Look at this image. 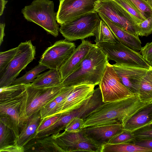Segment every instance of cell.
Instances as JSON below:
<instances>
[{
  "instance_id": "1",
  "label": "cell",
  "mask_w": 152,
  "mask_h": 152,
  "mask_svg": "<svg viewBox=\"0 0 152 152\" xmlns=\"http://www.w3.org/2000/svg\"><path fill=\"white\" fill-rule=\"evenodd\" d=\"M152 102H142L138 94H134L119 100L104 103L84 120L83 128L115 123L123 125L135 113Z\"/></svg>"
},
{
  "instance_id": "2",
  "label": "cell",
  "mask_w": 152,
  "mask_h": 152,
  "mask_svg": "<svg viewBox=\"0 0 152 152\" xmlns=\"http://www.w3.org/2000/svg\"><path fill=\"white\" fill-rule=\"evenodd\" d=\"M108 61L107 55L95 44L77 69L61 84L64 86L99 85Z\"/></svg>"
},
{
  "instance_id": "3",
  "label": "cell",
  "mask_w": 152,
  "mask_h": 152,
  "mask_svg": "<svg viewBox=\"0 0 152 152\" xmlns=\"http://www.w3.org/2000/svg\"><path fill=\"white\" fill-rule=\"evenodd\" d=\"M21 12L28 21L38 25L55 37L58 35L59 28L53 1L34 0L25 6Z\"/></svg>"
},
{
  "instance_id": "4",
  "label": "cell",
  "mask_w": 152,
  "mask_h": 152,
  "mask_svg": "<svg viewBox=\"0 0 152 152\" xmlns=\"http://www.w3.org/2000/svg\"><path fill=\"white\" fill-rule=\"evenodd\" d=\"M27 98L26 89L15 98L0 102V121L12 130L17 138L28 118Z\"/></svg>"
},
{
  "instance_id": "5",
  "label": "cell",
  "mask_w": 152,
  "mask_h": 152,
  "mask_svg": "<svg viewBox=\"0 0 152 152\" xmlns=\"http://www.w3.org/2000/svg\"><path fill=\"white\" fill-rule=\"evenodd\" d=\"M100 18L96 11L89 13L61 25L59 31L68 41L84 39L94 36Z\"/></svg>"
},
{
  "instance_id": "6",
  "label": "cell",
  "mask_w": 152,
  "mask_h": 152,
  "mask_svg": "<svg viewBox=\"0 0 152 152\" xmlns=\"http://www.w3.org/2000/svg\"><path fill=\"white\" fill-rule=\"evenodd\" d=\"M6 69L0 75V88L11 85L20 72L35 58L36 48L30 40L21 42Z\"/></svg>"
},
{
  "instance_id": "7",
  "label": "cell",
  "mask_w": 152,
  "mask_h": 152,
  "mask_svg": "<svg viewBox=\"0 0 152 152\" xmlns=\"http://www.w3.org/2000/svg\"><path fill=\"white\" fill-rule=\"evenodd\" d=\"M51 136L64 152H101L102 145L88 137L83 129L74 132L64 130Z\"/></svg>"
},
{
  "instance_id": "8",
  "label": "cell",
  "mask_w": 152,
  "mask_h": 152,
  "mask_svg": "<svg viewBox=\"0 0 152 152\" xmlns=\"http://www.w3.org/2000/svg\"><path fill=\"white\" fill-rule=\"evenodd\" d=\"M96 45L107 55L108 61L147 68L151 67L140 53L117 40L115 43H100Z\"/></svg>"
},
{
  "instance_id": "9",
  "label": "cell",
  "mask_w": 152,
  "mask_h": 152,
  "mask_svg": "<svg viewBox=\"0 0 152 152\" xmlns=\"http://www.w3.org/2000/svg\"><path fill=\"white\" fill-rule=\"evenodd\" d=\"M99 85L104 103L119 100L134 94L121 83L112 65L109 62Z\"/></svg>"
},
{
  "instance_id": "10",
  "label": "cell",
  "mask_w": 152,
  "mask_h": 152,
  "mask_svg": "<svg viewBox=\"0 0 152 152\" xmlns=\"http://www.w3.org/2000/svg\"><path fill=\"white\" fill-rule=\"evenodd\" d=\"M96 11L106 16L121 28L139 37L137 24L114 0H100L97 4Z\"/></svg>"
},
{
  "instance_id": "11",
  "label": "cell",
  "mask_w": 152,
  "mask_h": 152,
  "mask_svg": "<svg viewBox=\"0 0 152 152\" xmlns=\"http://www.w3.org/2000/svg\"><path fill=\"white\" fill-rule=\"evenodd\" d=\"M101 0H60L56 13V20L60 25L89 13L96 12Z\"/></svg>"
},
{
  "instance_id": "12",
  "label": "cell",
  "mask_w": 152,
  "mask_h": 152,
  "mask_svg": "<svg viewBox=\"0 0 152 152\" xmlns=\"http://www.w3.org/2000/svg\"><path fill=\"white\" fill-rule=\"evenodd\" d=\"M75 48V43L66 39L57 41L44 51L39 64L59 70Z\"/></svg>"
},
{
  "instance_id": "13",
  "label": "cell",
  "mask_w": 152,
  "mask_h": 152,
  "mask_svg": "<svg viewBox=\"0 0 152 152\" xmlns=\"http://www.w3.org/2000/svg\"><path fill=\"white\" fill-rule=\"evenodd\" d=\"M64 86L61 84L55 86L39 88L31 83L27 84L26 111L28 117L39 111L44 105L56 98Z\"/></svg>"
},
{
  "instance_id": "14",
  "label": "cell",
  "mask_w": 152,
  "mask_h": 152,
  "mask_svg": "<svg viewBox=\"0 0 152 152\" xmlns=\"http://www.w3.org/2000/svg\"><path fill=\"white\" fill-rule=\"evenodd\" d=\"M121 82L134 94H136L140 82L149 68L123 64L112 65Z\"/></svg>"
},
{
  "instance_id": "15",
  "label": "cell",
  "mask_w": 152,
  "mask_h": 152,
  "mask_svg": "<svg viewBox=\"0 0 152 152\" xmlns=\"http://www.w3.org/2000/svg\"><path fill=\"white\" fill-rule=\"evenodd\" d=\"M95 86L83 84L75 88L60 105L59 113L69 112L82 105L93 95Z\"/></svg>"
},
{
  "instance_id": "16",
  "label": "cell",
  "mask_w": 152,
  "mask_h": 152,
  "mask_svg": "<svg viewBox=\"0 0 152 152\" xmlns=\"http://www.w3.org/2000/svg\"><path fill=\"white\" fill-rule=\"evenodd\" d=\"M95 45L87 40H82L59 70L62 81L75 71Z\"/></svg>"
},
{
  "instance_id": "17",
  "label": "cell",
  "mask_w": 152,
  "mask_h": 152,
  "mask_svg": "<svg viewBox=\"0 0 152 152\" xmlns=\"http://www.w3.org/2000/svg\"><path fill=\"white\" fill-rule=\"evenodd\" d=\"M83 129L88 137L102 145L108 143L124 130L123 125L120 123L89 126Z\"/></svg>"
},
{
  "instance_id": "18",
  "label": "cell",
  "mask_w": 152,
  "mask_h": 152,
  "mask_svg": "<svg viewBox=\"0 0 152 152\" xmlns=\"http://www.w3.org/2000/svg\"><path fill=\"white\" fill-rule=\"evenodd\" d=\"M98 13L100 18L109 28L117 41L137 51L141 50V42L139 37L121 28L103 15Z\"/></svg>"
},
{
  "instance_id": "19",
  "label": "cell",
  "mask_w": 152,
  "mask_h": 152,
  "mask_svg": "<svg viewBox=\"0 0 152 152\" xmlns=\"http://www.w3.org/2000/svg\"><path fill=\"white\" fill-rule=\"evenodd\" d=\"M42 119L39 111L28 117L17 137V142L19 145L24 147L36 137L37 130Z\"/></svg>"
},
{
  "instance_id": "20",
  "label": "cell",
  "mask_w": 152,
  "mask_h": 152,
  "mask_svg": "<svg viewBox=\"0 0 152 152\" xmlns=\"http://www.w3.org/2000/svg\"><path fill=\"white\" fill-rule=\"evenodd\" d=\"M152 123V102L133 115L124 124L123 129L131 132Z\"/></svg>"
},
{
  "instance_id": "21",
  "label": "cell",
  "mask_w": 152,
  "mask_h": 152,
  "mask_svg": "<svg viewBox=\"0 0 152 152\" xmlns=\"http://www.w3.org/2000/svg\"><path fill=\"white\" fill-rule=\"evenodd\" d=\"M24 147L25 152H64L51 135L40 139L34 138Z\"/></svg>"
},
{
  "instance_id": "22",
  "label": "cell",
  "mask_w": 152,
  "mask_h": 152,
  "mask_svg": "<svg viewBox=\"0 0 152 152\" xmlns=\"http://www.w3.org/2000/svg\"><path fill=\"white\" fill-rule=\"evenodd\" d=\"M62 81L59 71L50 69L39 75L31 84L36 87L45 88L58 86L61 84Z\"/></svg>"
},
{
  "instance_id": "23",
  "label": "cell",
  "mask_w": 152,
  "mask_h": 152,
  "mask_svg": "<svg viewBox=\"0 0 152 152\" xmlns=\"http://www.w3.org/2000/svg\"><path fill=\"white\" fill-rule=\"evenodd\" d=\"M101 152H152V148L137 145L132 142L102 145Z\"/></svg>"
},
{
  "instance_id": "24",
  "label": "cell",
  "mask_w": 152,
  "mask_h": 152,
  "mask_svg": "<svg viewBox=\"0 0 152 152\" xmlns=\"http://www.w3.org/2000/svg\"><path fill=\"white\" fill-rule=\"evenodd\" d=\"M136 94L142 102H152V67L142 79Z\"/></svg>"
},
{
  "instance_id": "25",
  "label": "cell",
  "mask_w": 152,
  "mask_h": 152,
  "mask_svg": "<svg viewBox=\"0 0 152 152\" xmlns=\"http://www.w3.org/2000/svg\"><path fill=\"white\" fill-rule=\"evenodd\" d=\"M94 36L96 44L100 43H115L117 40L107 24L101 18L96 29Z\"/></svg>"
},
{
  "instance_id": "26",
  "label": "cell",
  "mask_w": 152,
  "mask_h": 152,
  "mask_svg": "<svg viewBox=\"0 0 152 152\" xmlns=\"http://www.w3.org/2000/svg\"><path fill=\"white\" fill-rule=\"evenodd\" d=\"M27 84L11 85L0 88V102L18 96L26 88Z\"/></svg>"
},
{
  "instance_id": "27",
  "label": "cell",
  "mask_w": 152,
  "mask_h": 152,
  "mask_svg": "<svg viewBox=\"0 0 152 152\" xmlns=\"http://www.w3.org/2000/svg\"><path fill=\"white\" fill-rule=\"evenodd\" d=\"M48 69L46 66L39 64L31 70L27 72L21 77L15 79L13 81L11 85L26 84L31 83L40 72Z\"/></svg>"
},
{
  "instance_id": "28",
  "label": "cell",
  "mask_w": 152,
  "mask_h": 152,
  "mask_svg": "<svg viewBox=\"0 0 152 152\" xmlns=\"http://www.w3.org/2000/svg\"><path fill=\"white\" fill-rule=\"evenodd\" d=\"M17 139L13 131L0 121V148L18 142Z\"/></svg>"
},
{
  "instance_id": "29",
  "label": "cell",
  "mask_w": 152,
  "mask_h": 152,
  "mask_svg": "<svg viewBox=\"0 0 152 152\" xmlns=\"http://www.w3.org/2000/svg\"><path fill=\"white\" fill-rule=\"evenodd\" d=\"M130 16L136 24L144 20L145 18L127 0H113Z\"/></svg>"
},
{
  "instance_id": "30",
  "label": "cell",
  "mask_w": 152,
  "mask_h": 152,
  "mask_svg": "<svg viewBox=\"0 0 152 152\" xmlns=\"http://www.w3.org/2000/svg\"><path fill=\"white\" fill-rule=\"evenodd\" d=\"M145 18L152 16V9L145 0H127Z\"/></svg>"
},
{
  "instance_id": "31",
  "label": "cell",
  "mask_w": 152,
  "mask_h": 152,
  "mask_svg": "<svg viewBox=\"0 0 152 152\" xmlns=\"http://www.w3.org/2000/svg\"><path fill=\"white\" fill-rule=\"evenodd\" d=\"M61 108L54 99L43 106L39 110L41 118L43 119L59 114Z\"/></svg>"
},
{
  "instance_id": "32",
  "label": "cell",
  "mask_w": 152,
  "mask_h": 152,
  "mask_svg": "<svg viewBox=\"0 0 152 152\" xmlns=\"http://www.w3.org/2000/svg\"><path fill=\"white\" fill-rule=\"evenodd\" d=\"M17 50V47L8 50L0 53V75L6 69L10 63L13 58Z\"/></svg>"
},
{
  "instance_id": "33",
  "label": "cell",
  "mask_w": 152,
  "mask_h": 152,
  "mask_svg": "<svg viewBox=\"0 0 152 152\" xmlns=\"http://www.w3.org/2000/svg\"><path fill=\"white\" fill-rule=\"evenodd\" d=\"M135 139L132 132L124 129L113 137L108 143L117 144L130 142H132Z\"/></svg>"
},
{
  "instance_id": "34",
  "label": "cell",
  "mask_w": 152,
  "mask_h": 152,
  "mask_svg": "<svg viewBox=\"0 0 152 152\" xmlns=\"http://www.w3.org/2000/svg\"><path fill=\"white\" fill-rule=\"evenodd\" d=\"M139 36H148L152 33V16L143 21L137 24Z\"/></svg>"
},
{
  "instance_id": "35",
  "label": "cell",
  "mask_w": 152,
  "mask_h": 152,
  "mask_svg": "<svg viewBox=\"0 0 152 152\" xmlns=\"http://www.w3.org/2000/svg\"><path fill=\"white\" fill-rule=\"evenodd\" d=\"M132 132L135 139H152V123L138 129Z\"/></svg>"
},
{
  "instance_id": "36",
  "label": "cell",
  "mask_w": 152,
  "mask_h": 152,
  "mask_svg": "<svg viewBox=\"0 0 152 152\" xmlns=\"http://www.w3.org/2000/svg\"><path fill=\"white\" fill-rule=\"evenodd\" d=\"M61 115V113H59L49 117L42 119L37 130V134L46 129L54 124L59 119Z\"/></svg>"
},
{
  "instance_id": "37",
  "label": "cell",
  "mask_w": 152,
  "mask_h": 152,
  "mask_svg": "<svg viewBox=\"0 0 152 152\" xmlns=\"http://www.w3.org/2000/svg\"><path fill=\"white\" fill-rule=\"evenodd\" d=\"M84 120L81 118L75 117L67 125L64 130L68 132H77L83 129Z\"/></svg>"
},
{
  "instance_id": "38",
  "label": "cell",
  "mask_w": 152,
  "mask_h": 152,
  "mask_svg": "<svg viewBox=\"0 0 152 152\" xmlns=\"http://www.w3.org/2000/svg\"><path fill=\"white\" fill-rule=\"evenodd\" d=\"M140 51L144 59L152 67V41L147 43Z\"/></svg>"
},
{
  "instance_id": "39",
  "label": "cell",
  "mask_w": 152,
  "mask_h": 152,
  "mask_svg": "<svg viewBox=\"0 0 152 152\" xmlns=\"http://www.w3.org/2000/svg\"><path fill=\"white\" fill-rule=\"evenodd\" d=\"M0 152H25L24 147L19 145L16 142L14 144L0 148Z\"/></svg>"
},
{
  "instance_id": "40",
  "label": "cell",
  "mask_w": 152,
  "mask_h": 152,
  "mask_svg": "<svg viewBox=\"0 0 152 152\" xmlns=\"http://www.w3.org/2000/svg\"><path fill=\"white\" fill-rule=\"evenodd\" d=\"M132 142L142 147L152 148V139H135Z\"/></svg>"
},
{
  "instance_id": "41",
  "label": "cell",
  "mask_w": 152,
  "mask_h": 152,
  "mask_svg": "<svg viewBox=\"0 0 152 152\" xmlns=\"http://www.w3.org/2000/svg\"><path fill=\"white\" fill-rule=\"evenodd\" d=\"M5 24V23H0V45L1 46L3 41V39L5 35L4 29Z\"/></svg>"
},
{
  "instance_id": "42",
  "label": "cell",
  "mask_w": 152,
  "mask_h": 152,
  "mask_svg": "<svg viewBox=\"0 0 152 152\" xmlns=\"http://www.w3.org/2000/svg\"><path fill=\"white\" fill-rule=\"evenodd\" d=\"M8 1L6 0H0V16L2 15L5 8V5Z\"/></svg>"
},
{
  "instance_id": "43",
  "label": "cell",
  "mask_w": 152,
  "mask_h": 152,
  "mask_svg": "<svg viewBox=\"0 0 152 152\" xmlns=\"http://www.w3.org/2000/svg\"><path fill=\"white\" fill-rule=\"evenodd\" d=\"M147 1L152 9V0H147Z\"/></svg>"
},
{
  "instance_id": "44",
  "label": "cell",
  "mask_w": 152,
  "mask_h": 152,
  "mask_svg": "<svg viewBox=\"0 0 152 152\" xmlns=\"http://www.w3.org/2000/svg\"><path fill=\"white\" fill-rule=\"evenodd\" d=\"M146 1H147V0H145Z\"/></svg>"
},
{
  "instance_id": "45",
  "label": "cell",
  "mask_w": 152,
  "mask_h": 152,
  "mask_svg": "<svg viewBox=\"0 0 152 152\" xmlns=\"http://www.w3.org/2000/svg\"></svg>"
}]
</instances>
